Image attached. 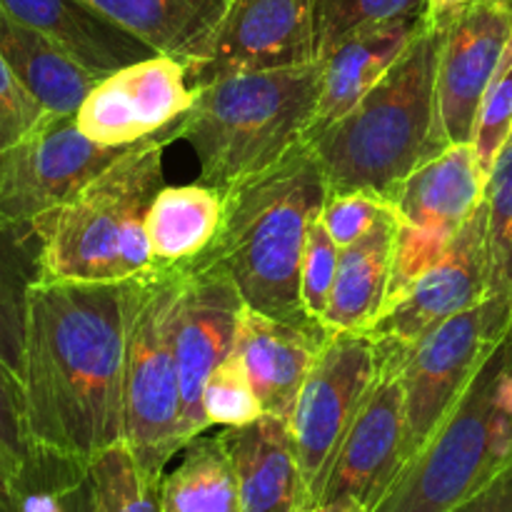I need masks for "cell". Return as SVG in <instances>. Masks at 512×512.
Returning a JSON list of instances; mask_svg holds the SVG:
<instances>
[{
	"label": "cell",
	"mask_w": 512,
	"mask_h": 512,
	"mask_svg": "<svg viewBox=\"0 0 512 512\" xmlns=\"http://www.w3.org/2000/svg\"><path fill=\"white\" fill-rule=\"evenodd\" d=\"M138 280H40L30 290L20 380L35 453L88 465L123 440Z\"/></svg>",
	"instance_id": "cell-1"
},
{
	"label": "cell",
	"mask_w": 512,
	"mask_h": 512,
	"mask_svg": "<svg viewBox=\"0 0 512 512\" xmlns=\"http://www.w3.org/2000/svg\"><path fill=\"white\" fill-rule=\"evenodd\" d=\"M328 183L308 140L285 158L225 190V218L198 260L220 265L245 305L295 325H320L300 303V265Z\"/></svg>",
	"instance_id": "cell-2"
},
{
	"label": "cell",
	"mask_w": 512,
	"mask_h": 512,
	"mask_svg": "<svg viewBox=\"0 0 512 512\" xmlns=\"http://www.w3.org/2000/svg\"><path fill=\"white\" fill-rule=\"evenodd\" d=\"M438 55L440 28L428 23L355 108L310 135L328 193H365L390 203L420 165L443 153Z\"/></svg>",
	"instance_id": "cell-3"
},
{
	"label": "cell",
	"mask_w": 512,
	"mask_h": 512,
	"mask_svg": "<svg viewBox=\"0 0 512 512\" xmlns=\"http://www.w3.org/2000/svg\"><path fill=\"white\" fill-rule=\"evenodd\" d=\"M178 123L140 140L58 208L33 220L43 280L118 283L153 273L148 213L165 188L163 150Z\"/></svg>",
	"instance_id": "cell-4"
},
{
	"label": "cell",
	"mask_w": 512,
	"mask_h": 512,
	"mask_svg": "<svg viewBox=\"0 0 512 512\" xmlns=\"http://www.w3.org/2000/svg\"><path fill=\"white\" fill-rule=\"evenodd\" d=\"M323 63L243 73L195 88L178 123L200 165V183L228 190L278 163L308 138L318 110Z\"/></svg>",
	"instance_id": "cell-5"
},
{
	"label": "cell",
	"mask_w": 512,
	"mask_h": 512,
	"mask_svg": "<svg viewBox=\"0 0 512 512\" xmlns=\"http://www.w3.org/2000/svg\"><path fill=\"white\" fill-rule=\"evenodd\" d=\"M505 340L428 443L403 465L373 512H453L512 460V413L503 395Z\"/></svg>",
	"instance_id": "cell-6"
},
{
	"label": "cell",
	"mask_w": 512,
	"mask_h": 512,
	"mask_svg": "<svg viewBox=\"0 0 512 512\" xmlns=\"http://www.w3.org/2000/svg\"><path fill=\"white\" fill-rule=\"evenodd\" d=\"M178 268H158L138 280L125 353L123 440L150 480L163 483L165 465L190 443L173 348Z\"/></svg>",
	"instance_id": "cell-7"
},
{
	"label": "cell",
	"mask_w": 512,
	"mask_h": 512,
	"mask_svg": "<svg viewBox=\"0 0 512 512\" xmlns=\"http://www.w3.org/2000/svg\"><path fill=\"white\" fill-rule=\"evenodd\" d=\"M510 325L512 310L508 305L488 298L435 325L418 343L400 350L405 388L403 465L443 425L473 383L480 365L510 333Z\"/></svg>",
	"instance_id": "cell-8"
},
{
	"label": "cell",
	"mask_w": 512,
	"mask_h": 512,
	"mask_svg": "<svg viewBox=\"0 0 512 512\" xmlns=\"http://www.w3.org/2000/svg\"><path fill=\"white\" fill-rule=\"evenodd\" d=\"M380 373L370 333H330L288 418L305 485V508L323 495L338 450Z\"/></svg>",
	"instance_id": "cell-9"
},
{
	"label": "cell",
	"mask_w": 512,
	"mask_h": 512,
	"mask_svg": "<svg viewBox=\"0 0 512 512\" xmlns=\"http://www.w3.org/2000/svg\"><path fill=\"white\" fill-rule=\"evenodd\" d=\"M485 183L488 175L475 148L460 143L430 158L400 185L390 200L398 215V240L388 303L443 258L458 230L483 203Z\"/></svg>",
	"instance_id": "cell-10"
},
{
	"label": "cell",
	"mask_w": 512,
	"mask_h": 512,
	"mask_svg": "<svg viewBox=\"0 0 512 512\" xmlns=\"http://www.w3.org/2000/svg\"><path fill=\"white\" fill-rule=\"evenodd\" d=\"M135 145H100L80 133L75 115L48 113L30 133L0 150V220L33 223Z\"/></svg>",
	"instance_id": "cell-11"
},
{
	"label": "cell",
	"mask_w": 512,
	"mask_h": 512,
	"mask_svg": "<svg viewBox=\"0 0 512 512\" xmlns=\"http://www.w3.org/2000/svg\"><path fill=\"white\" fill-rule=\"evenodd\" d=\"M178 300L173 318V348L183 395V425L188 440L208 433L203 388L215 368L235 353L245 300L220 265L190 260L178 265Z\"/></svg>",
	"instance_id": "cell-12"
},
{
	"label": "cell",
	"mask_w": 512,
	"mask_h": 512,
	"mask_svg": "<svg viewBox=\"0 0 512 512\" xmlns=\"http://www.w3.org/2000/svg\"><path fill=\"white\" fill-rule=\"evenodd\" d=\"M318 60L315 0H230L190 85L228 75L303 68Z\"/></svg>",
	"instance_id": "cell-13"
},
{
	"label": "cell",
	"mask_w": 512,
	"mask_h": 512,
	"mask_svg": "<svg viewBox=\"0 0 512 512\" xmlns=\"http://www.w3.org/2000/svg\"><path fill=\"white\" fill-rule=\"evenodd\" d=\"M488 295V210L483 198L443 258L418 275L398 298L390 300L368 333L383 348L405 350L435 325L475 308L488 300Z\"/></svg>",
	"instance_id": "cell-14"
},
{
	"label": "cell",
	"mask_w": 512,
	"mask_h": 512,
	"mask_svg": "<svg viewBox=\"0 0 512 512\" xmlns=\"http://www.w3.org/2000/svg\"><path fill=\"white\" fill-rule=\"evenodd\" d=\"M193 100L188 65L158 53L100 78L85 95L75 123L95 143L123 148L173 125Z\"/></svg>",
	"instance_id": "cell-15"
},
{
	"label": "cell",
	"mask_w": 512,
	"mask_h": 512,
	"mask_svg": "<svg viewBox=\"0 0 512 512\" xmlns=\"http://www.w3.org/2000/svg\"><path fill=\"white\" fill-rule=\"evenodd\" d=\"M512 35V0L465 8L440 25L438 130L445 148L470 143L480 103Z\"/></svg>",
	"instance_id": "cell-16"
},
{
	"label": "cell",
	"mask_w": 512,
	"mask_h": 512,
	"mask_svg": "<svg viewBox=\"0 0 512 512\" xmlns=\"http://www.w3.org/2000/svg\"><path fill=\"white\" fill-rule=\"evenodd\" d=\"M378 345V343H375ZM380 373L350 425L320 500L355 498L373 512L403 468L405 388L400 350L378 345Z\"/></svg>",
	"instance_id": "cell-17"
},
{
	"label": "cell",
	"mask_w": 512,
	"mask_h": 512,
	"mask_svg": "<svg viewBox=\"0 0 512 512\" xmlns=\"http://www.w3.org/2000/svg\"><path fill=\"white\" fill-rule=\"evenodd\" d=\"M328 335L323 325L285 323L245 305L235 355L253 380L265 415L288 423Z\"/></svg>",
	"instance_id": "cell-18"
},
{
	"label": "cell",
	"mask_w": 512,
	"mask_h": 512,
	"mask_svg": "<svg viewBox=\"0 0 512 512\" xmlns=\"http://www.w3.org/2000/svg\"><path fill=\"white\" fill-rule=\"evenodd\" d=\"M10 15L53 40L93 78L158 55L145 40L125 30L85 0H0Z\"/></svg>",
	"instance_id": "cell-19"
},
{
	"label": "cell",
	"mask_w": 512,
	"mask_h": 512,
	"mask_svg": "<svg viewBox=\"0 0 512 512\" xmlns=\"http://www.w3.org/2000/svg\"><path fill=\"white\" fill-rule=\"evenodd\" d=\"M218 435L238 480L240 512H300L305 508L303 475L285 420L263 415Z\"/></svg>",
	"instance_id": "cell-20"
},
{
	"label": "cell",
	"mask_w": 512,
	"mask_h": 512,
	"mask_svg": "<svg viewBox=\"0 0 512 512\" xmlns=\"http://www.w3.org/2000/svg\"><path fill=\"white\" fill-rule=\"evenodd\" d=\"M425 25L428 15L360 30L323 55L320 58L323 83H320L318 110L308 138L355 108L363 95H368V90H373L380 78L398 63L400 55L418 38Z\"/></svg>",
	"instance_id": "cell-21"
},
{
	"label": "cell",
	"mask_w": 512,
	"mask_h": 512,
	"mask_svg": "<svg viewBox=\"0 0 512 512\" xmlns=\"http://www.w3.org/2000/svg\"><path fill=\"white\" fill-rule=\"evenodd\" d=\"M398 215L390 208L358 243L340 250L323 325L328 333H368L385 310L395 263Z\"/></svg>",
	"instance_id": "cell-22"
},
{
	"label": "cell",
	"mask_w": 512,
	"mask_h": 512,
	"mask_svg": "<svg viewBox=\"0 0 512 512\" xmlns=\"http://www.w3.org/2000/svg\"><path fill=\"white\" fill-rule=\"evenodd\" d=\"M0 55L23 88L53 115H75L98 78L70 60L53 40L0 3Z\"/></svg>",
	"instance_id": "cell-23"
},
{
	"label": "cell",
	"mask_w": 512,
	"mask_h": 512,
	"mask_svg": "<svg viewBox=\"0 0 512 512\" xmlns=\"http://www.w3.org/2000/svg\"><path fill=\"white\" fill-rule=\"evenodd\" d=\"M163 55L193 68L230 0H85Z\"/></svg>",
	"instance_id": "cell-24"
},
{
	"label": "cell",
	"mask_w": 512,
	"mask_h": 512,
	"mask_svg": "<svg viewBox=\"0 0 512 512\" xmlns=\"http://www.w3.org/2000/svg\"><path fill=\"white\" fill-rule=\"evenodd\" d=\"M225 218V190L205 183L165 185L148 213L155 268H178L213 245Z\"/></svg>",
	"instance_id": "cell-25"
},
{
	"label": "cell",
	"mask_w": 512,
	"mask_h": 512,
	"mask_svg": "<svg viewBox=\"0 0 512 512\" xmlns=\"http://www.w3.org/2000/svg\"><path fill=\"white\" fill-rule=\"evenodd\" d=\"M43 280L40 238L33 223L0 220V358L23 373L30 290Z\"/></svg>",
	"instance_id": "cell-26"
},
{
	"label": "cell",
	"mask_w": 512,
	"mask_h": 512,
	"mask_svg": "<svg viewBox=\"0 0 512 512\" xmlns=\"http://www.w3.org/2000/svg\"><path fill=\"white\" fill-rule=\"evenodd\" d=\"M163 512H240L238 480L220 435H198L160 485Z\"/></svg>",
	"instance_id": "cell-27"
},
{
	"label": "cell",
	"mask_w": 512,
	"mask_h": 512,
	"mask_svg": "<svg viewBox=\"0 0 512 512\" xmlns=\"http://www.w3.org/2000/svg\"><path fill=\"white\" fill-rule=\"evenodd\" d=\"M10 512H100L88 465L38 453L10 485Z\"/></svg>",
	"instance_id": "cell-28"
},
{
	"label": "cell",
	"mask_w": 512,
	"mask_h": 512,
	"mask_svg": "<svg viewBox=\"0 0 512 512\" xmlns=\"http://www.w3.org/2000/svg\"><path fill=\"white\" fill-rule=\"evenodd\" d=\"M88 475L100 512H163V483L140 470L125 440L95 455L88 463Z\"/></svg>",
	"instance_id": "cell-29"
},
{
	"label": "cell",
	"mask_w": 512,
	"mask_h": 512,
	"mask_svg": "<svg viewBox=\"0 0 512 512\" xmlns=\"http://www.w3.org/2000/svg\"><path fill=\"white\" fill-rule=\"evenodd\" d=\"M488 210L490 295L512 310V133L485 183Z\"/></svg>",
	"instance_id": "cell-30"
},
{
	"label": "cell",
	"mask_w": 512,
	"mask_h": 512,
	"mask_svg": "<svg viewBox=\"0 0 512 512\" xmlns=\"http://www.w3.org/2000/svg\"><path fill=\"white\" fill-rule=\"evenodd\" d=\"M428 15V0H315L318 60L360 30Z\"/></svg>",
	"instance_id": "cell-31"
},
{
	"label": "cell",
	"mask_w": 512,
	"mask_h": 512,
	"mask_svg": "<svg viewBox=\"0 0 512 512\" xmlns=\"http://www.w3.org/2000/svg\"><path fill=\"white\" fill-rule=\"evenodd\" d=\"M203 408L210 425H223V428H240L265 415L253 380L235 353L205 380Z\"/></svg>",
	"instance_id": "cell-32"
},
{
	"label": "cell",
	"mask_w": 512,
	"mask_h": 512,
	"mask_svg": "<svg viewBox=\"0 0 512 512\" xmlns=\"http://www.w3.org/2000/svg\"><path fill=\"white\" fill-rule=\"evenodd\" d=\"M512 133V35L508 40L503 58H500L498 70H495L493 80H490L488 90L480 103L478 120H475V133L470 145L478 153L480 165H483L485 175L493 168L495 158L508 143Z\"/></svg>",
	"instance_id": "cell-33"
},
{
	"label": "cell",
	"mask_w": 512,
	"mask_h": 512,
	"mask_svg": "<svg viewBox=\"0 0 512 512\" xmlns=\"http://www.w3.org/2000/svg\"><path fill=\"white\" fill-rule=\"evenodd\" d=\"M35 458L38 453L25 418L23 380L0 358V463L8 470L10 480H15Z\"/></svg>",
	"instance_id": "cell-34"
},
{
	"label": "cell",
	"mask_w": 512,
	"mask_h": 512,
	"mask_svg": "<svg viewBox=\"0 0 512 512\" xmlns=\"http://www.w3.org/2000/svg\"><path fill=\"white\" fill-rule=\"evenodd\" d=\"M338 263L340 248L333 243L320 218L313 220L308 240H305L303 265H300V303L313 323L323 320L330 293H333L335 275H338Z\"/></svg>",
	"instance_id": "cell-35"
},
{
	"label": "cell",
	"mask_w": 512,
	"mask_h": 512,
	"mask_svg": "<svg viewBox=\"0 0 512 512\" xmlns=\"http://www.w3.org/2000/svg\"><path fill=\"white\" fill-rule=\"evenodd\" d=\"M393 208L385 200L365 193H328L320 213V223L340 250L358 243L375 228L380 218Z\"/></svg>",
	"instance_id": "cell-36"
},
{
	"label": "cell",
	"mask_w": 512,
	"mask_h": 512,
	"mask_svg": "<svg viewBox=\"0 0 512 512\" xmlns=\"http://www.w3.org/2000/svg\"><path fill=\"white\" fill-rule=\"evenodd\" d=\"M48 110L23 88L0 55V150L35 128Z\"/></svg>",
	"instance_id": "cell-37"
},
{
	"label": "cell",
	"mask_w": 512,
	"mask_h": 512,
	"mask_svg": "<svg viewBox=\"0 0 512 512\" xmlns=\"http://www.w3.org/2000/svg\"><path fill=\"white\" fill-rule=\"evenodd\" d=\"M453 512H512V460Z\"/></svg>",
	"instance_id": "cell-38"
},
{
	"label": "cell",
	"mask_w": 512,
	"mask_h": 512,
	"mask_svg": "<svg viewBox=\"0 0 512 512\" xmlns=\"http://www.w3.org/2000/svg\"><path fill=\"white\" fill-rule=\"evenodd\" d=\"M478 3H493V0H428V23L440 28L458 13H463L465 8Z\"/></svg>",
	"instance_id": "cell-39"
},
{
	"label": "cell",
	"mask_w": 512,
	"mask_h": 512,
	"mask_svg": "<svg viewBox=\"0 0 512 512\" xmlns=\"http://www.w3.org/2000/svg\"><path fill=\"white\" fill-rule=\"evenodd\" d=\"M300 512H370L363 503H358L355 498H330V500H318L315 505H308Z\"/></svg>",
	"instance_id": "cell-40"
},
{
	"label": "cell",
	"mask_w": 512,
	"mask_h": 512,
	"mask_svg": "<svg viewBox=\"0 0 512 512\" xmlns=\"http://www.w3.org/2000/svg\"><path fill=\"white\" fill-rule=\"evenodd\" d=\"M0 512H10V485L0 480Z\"/></svg>",
	"instance_id": "cell-41"
},
{
	"label": "cell",
	"mask_w": 512,
	"mask_h": 512,
	"mask_svg": "<svg viewBox=\"0 0 512 512\" xmlns=\"http://www.w3.org/2000/svg\"><path fill=\"white\" fill-rule=\"evenodd\" d=\"M0 480H3V483H13V480H10V475H8V470L3 468V463H0Z\"/></svg>",
	"instance_id": "cell-42"
}]
</instances>
